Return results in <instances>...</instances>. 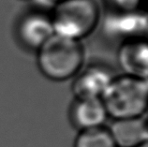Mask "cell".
Masks as SVG:
<instances>
[{"mask_svg":"<svg viewBox=\"0 0 148 147\" xmlns=\"http://www.w3.org/2000/svg\"><path fill=\"white\" fill-rule=\"evenodd\" d=\"M84 62L82 42L56 34L37 51L38 69L45 78L54 82L74 78L84 67Z\"/></svg>","mask_w":148,"mask_h":147,"instance_id":"6da1fadb","label":"cell"},{"mask_svg":"<svg viewBox=\"0 0 148 147\" xmlns=\"http://www.w3.org/2000/svg\"><path fill=\"white\" fill-rule=\"evenodd\" d=\"M101 100L112 120L145 116L147 109V79L114 76Z\"/></svg>","mask_w":148,"mask_h":147,"instance_id":"7a4b0ae2","label":"cell"},{"mask_svg":"<svg viewBox=\"0 0 148 147\" xmlns=\"http://www.w3.org/2000/svg\"><path fill=\"white\" fill-rule=\"evenodd\" d=\"M53 7L50 16L54 34L73 40L88 37L100 21L97 0H63Z\"/></svg>","mask_w":148,"mask_h":147,"instance_id":"3957f363","label":"cell"},{"mask_svg":"<svg viewBox=\"0 0 148 147\" xmlns=\"http://www.w3.org/2000/svg\"><path fill=\"white\" fill-rule=\"evenodd\" d=\"M16 35L24 47L37 52L54 35L50 13L31 10L23 15L17 24Z\"/></svg>","mask_w":148,"mask_h":147,"instance_id":"277c9868","label":"cell"},{"mask_svg":"<svg viewBox=\"0 0 148 147\" xmlns=\"http://www.w3.org/2000/svg\"><path fill=\"white\" fill-rule=\"evenodd\" d=\"M114 76L110 68L101 64L83 67L73 78L71 90L74 98H101Z\"/></svg>","mask_w":148,"mask_h":147,"instance_id":"5b68a950","label":"cell"},{"mask_svg":"<svg viewBox=\"0 0 148 147\" xmlns=\"http://www.w3.org/2000/svg\"><path fill=\"white\" fill-rule=\"evenodd\" d=\"M110 15L105 22L107 33L123 38V41L145 38L147 30V17L145 11H114Z\"/></svg>","mask_w":148,"mask_h":147,"instance_id":"8992f818","label":"cell"},{"mask_svg":"<svg viewBox=\"0 0 148 147\" xmlns=\"http://www.w3.org/2000/svg\"><path fill=\"white\" fill-rule=\"evenodd\" d=\"M117 62L125 75L147 79L148 46L145 38L123 41L117 52Z\"/></svg>","mask_w":148,"mask_h":147,"instance_id":"52a82bcc","label":"cell"},{"mask_svg":"<svg viewBox=\"0 0 148 147\" xmlns=\"http://www.w3.org/2000/svg\"><path fill=\"white\" fill-rule=\"evenodd\" d=\"M71 121L80 131L104 126L109 117L101 98H74L69 109Z\"/></svg>","mask_w":148,"mask_h":147,"instance_id":"ba28073f","label":"cell"},{"mask_svg":"<svg viewBox=\"0 0 148 147\" xmlns=\"http://www.w3.org/2000/svg\"><path fill=\"white\" fill-rule=\"evenodd\" d=\"M109 130L117 147H139L147 144L145 116L114 120Z\"/></svg>","mask_w":148,"mask_h":147,"instance_id":"9c48e42d","label":"cell"},{"mask_svg":"<svg viewBox=\"0 0 148 147\" xmlns=\"http://www.w3.org/2000/svg\"><path fill=\"white\" fill-rule=\"evenodd\" d=\"M75 147H117L104 126L80 131L75 140Z\"/></svg>","mask_w":148,"mask_h":147,"instance_id":"30bf717a","label":"cell"},{"mask_svg":"<svg viewBox=\"0 0 148 147\" xmlns=\"http://www.w3.org/2000/svg\"><path fill=\"white\" fill-rule=\"evenodd\" d=\"M114 11L142 10L141 7L145 0H108Z\"/></svg>","mask_w":148,"mask_h":147,"instance_id":"8fae6325","label":"cell"},{"mask_svg":"<svg viewBox=\"0 0 148 147\" xmlns=\"http://www.w3.org/2000/svg\"><path fill=\"white\" fill-rule=\"evenodd\" d=\"M42 2H44V3H48V4H52L53 6H54L57 3H59L61 1H63V0H41Z\"/></svg>","mask_w":148,"mask_h":147,"instance_id":"7c38bea8","label":"cell"},{"mask_svg":"<svg viewBox=\"0 0 148 147\" xmlns=\"http://www.w3.org/2000/svg\"><path fill=\"white\" fill-rule=\"evenodd\" d=\"M139 147H147V144H143V145L139 146Z\"/></svg>","mask_w":148,"mask_h":147,"instance_id":"4fadbf2b","label":"cell"}]
</instances>
